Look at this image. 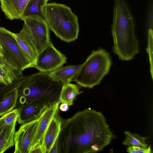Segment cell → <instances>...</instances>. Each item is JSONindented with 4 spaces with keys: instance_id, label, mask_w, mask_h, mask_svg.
Masks as SVG:
<instances>
[{
    "instance_id": "15",
    "label": "cell",
    "mask_w": 153,
    "mask_h": 153,
    "mask_svg": "<svg viewBox=\"0 0 153 153\" xmlns=\"http://www.w3.org/2000/svg\"><path fill=\"white\" fill-rule=\"evenodd\" d=\"M81 64L61 67L49 73L61 82L64 85L70 83L73 80Z\"/></svg>"
},
{
    "instance_id": "16",
    "label": "cell",
    "mask_w": 153,
    "mask_h": 153,
    "mask_svg": "<svg viewBox=\"0 0 153 153\" xmlns=\"http://www.w3.org/2000/svg\"><path fill=\"white\" fill-rule=\"evenodd\" d=\"M82 92L80 91L78 86L75 84L69 83L64 85L60 95V103L71 105L73 104L74 101L76 96Z\"/></svg>"
},
{
    "instance_id": "12",
    "label": "cell",
    "mask_w": 153,
    "mask_h": 153,
    "mask_svg": "<svg viewBox=\"0 0 153 153\" xmlns=\"http://www.w3.org/2000/svg\"><path fill=\"white\" fill-rule=\"evenodd\" d=\"M13 34L23 51L30 60L33 67L38 53L26 25L24 24L22 29L19 33H13Z\"/></svg>"
},
{
    "instance_id": "25",
    "label": "cell",
    "mask_w": 153,
    "mask_h": 153,
    "mask_svg": "<svg viewBox=\"0 0 153 153\" xmlns=\"http://www.w3.org/2000/svg\"><path fill=\"white\" fill-rule=\"evenodd\" d=\"M127 152L130 153H151L152 152L150 145L146 148L137 146H129L126 149Z\"/></svg>"
},
{
    "instance_id": "10",
    "label": "cell",
    "mask_w": 153,
    "mask_h": 153,
    "mask_svg": "<svg viewBox=\"0 0 153 153\" xmlns=\"http://www.w3.org/2000/svg\"><path fill=\"white\" fill-rule=\"evenodd\" d=\"M60 103L59 102L47 108L40 117L37 128L29 152L32 149L42 145L45 133L52 119L59 109Z\"/></svg>"
},
{
    "instance_id": "19",
    "label": "cell",
    "mask_w": 153,
    "mask_h": 153,
    "mask_svg": "<svg viewBox=\"0 0 153 153\" xmlns=\"http://www.w3.org/2000/svg\"><path fill=\"white\" fill-rule=\"evenodd\" d=\"M126 138L123 142V144L126 146H137L144 148H147L148 145L146 143V140L148 137L141 136L136 133H132L128 131L124 132Z\"/></svg>"
},
{
    "instance_id": "9",
    "label": "cell",
    "mask_w": 153,
    "mask_h": 153,
    "mask_svg": "<svg viewBox=\"0 0 153 153\" xmlns=\"http://www.w3.org/2000/svg\"><path fill=\"white\" fill-rule=\"evenodd\" d=\"M39 118L22 125L15 132L14 153H29Z\"/></svg>"
},
{
    "instance_id": "17",
    "label": "cell",
    "mask_w": 153,
    "mask_h": 153,
    "mask_svg": "<svg viewBox=\"0 0 153 153\" xmlns=\"http://www.w3.org/2000/svg\"><path fill=\"white\" fill-rule=\"evenodd\" d=\"M16 124L6 126L0 132V153H3L14 145Z\"/></svg>"
},
{
    "instance_id": "28",
    "label": "cell",
    "mask_w": 153,
    "mask_h": 153,
    "mask_svg": "<svg viewBox=\"0 0 153 153\" xmlns=\"http://www.w3.org/2000/svg\"><path fill=\"white\" fill-rule=\"evenodd\" d=\"M29 153H45V151L42 145L32 149Z\"/></svg>"
},
{
    "instance_id": "24",
    "label": "cell",
    "mask_w": 153,
    "mask_h": 153,
    "mask_svg": "<svg viewBox=\"0 0 153 153\" xmlns=\"http://www.w3.org/2000/svg\"><path fill=\"white\" fill-rule=\"evenodd\" d=\"M0 75L4 77L7 84H11L18 78L14 74L0 66Z\"/></svg>"
},
{
    "instance_id": "8",
    "label": "cell",
    "mask_w": 153,
    "mask_h": 153,
    "mask_svg": "<svg viewBox=\"0 0 153 153\" xmlns=\"http://www.w3.org/2000/svg\"><path fill=\"white\" fill-rule=\"evenodd\" d=\"M66 60V56L56 48L51 42L38 54L33 67L40 72L49 73L62 67Z\"/></svg>"
},
{
    "instance_id": "29",
    "label": "cell",
    "mask_w": 153,
    "mask_h": 153,
    "mask_svg": "<svg viewBox=\"0 0 153 153\" xmlns=\"http://www.w3.org/2000/svg\"><path fill=\"white\" fill-rule=\"evenodd\" d=\"M69 106V105L66 103H62L59 106V108L62 111H65L68 110Z\"/></svg>"
},
{
    "instance_id": "4",
    "label": "cell",
    "mask_w": 153,
    "mask_h": 153,
    "mask_svg": "<svg viewBox=\"0 0 153 153\" xmlns=\"http://www.w3.org/2000/svg\"><path fill=\"white\" fill-rule=\"evenodd\" d=\"M41 11L49 30L61 40L69 42L77 38L78 17L70 7L60 3H47L42 7Z\"/></svg>"
},
{
    "instance_id": "7",
    "label": "cell",
    "mask_w": 153,
    "mask_h": 153,
    "mask_svg": "<svg viewBox=\"0 0 153 153\" xmlns=\"http://www.w3.org/2000/svg\"><path fill=\"white\" fill-rule=\"evenodd\" d=\"M22 20L27 27L38 54L51 42L48 26L43 17L39 15L25 16Z\"/></svg>"
},
{
    "instance_id": "20",
    "label": "cell",
    "mask_w": 153,
    "mask_h": 153,
    "mask_svg": "<svg viewBox=\"0 0 153 153\" xmlns=\"http://www.w3.org/2000/svg\"><path fill=\"white\" fill-rule=\"evenodd\" d=\"M47 3L46 0H30L24 12L21 20L24 17L30 16L37 15L42 16L41 8Z\"/></svg>"
},
{
    "instance_id": "6",
    "label": "cell",
    "mask_w": 153,
    "mask_h": 153,
    "mask_svg": "<svg viewBox=\"0 0 153 153\" xmlns=\"http://www.w3.org/2000/svg\"><path fill=\"white\" fill-rule=\"evenodd\" d=\"M13 33L0 26V45L3 59L21 74L25 69L33 67L30 60L14 37Z\"/></svg>"
},
{
    "instance_id": "21",
    "label": "cell",
    "mask_w": 153,
    "mask_h": 153,
    "mask_svg": "<svg viewBox=\"0 0 153 153\" xmlns=\"http://www.w3.org/2000/svg\"><path fill=\"white\" fill-rule=\"evenodd\" d=\"M18 117V110L14 108L0 118V129L16 124Z\"/></svg>"
},
{
    "instance_id": "13",
    "label": "cell",
    "mask_w": 153,
    "mask_h": 153,
    "mask_svg": "<svg viewBox=\"0 0 153 153\" xmlns=\"http://www.w3.org/2000/svg\"><path fill=\"white\" fill-rule=\"evenodd\" d=\"M30 0H0L1 8L6 18L10 20L22 19Z\"/></svg>"
},
{
    "instance_id": "18",
    "label": "cell",
    "mask_w": 153,
    "mask_h": 153,
    "mask_svg": "<svg viewBox=\"0 0 153 153\" xmlns=\"http://www.w3.org/2000/svg\"><path fill=\"white\" fill-rule=\"evenodd\" d=\"M18 88L9 92L0 102V117L16 108L17 99Z\"/></svg>"
},
{
    "instance_id": "2",
    "label": "cell",
    "mask_w": 153,
    "mask_h": 153,
    "mask_svg": "<svg viewBox=\"0 0 153 153\" xmlns=\"http://www.w3.org/2000/svg\"><path fill=\"white\" fill-rule=\"evenodd\" d=\"M114 1L111 26L114 41L113 51L120 59L129 60L139 53L133 17L124 0Z\"/></svg>"
},
{
    "instance_id": "11",
    "label": "cell",
    "mask_w": 153,
    "mask_h": 153,
    "mask_svg": "<svg viewBox=\"0 0 153 153\" xmlns=\"http://www.w3.org/2000/svg\"><path fill=\"white\" fill-rule=\"evenodd\" d=\"M48 107L36 102H29L17 108L18 113V123L22 125L39 118Z\"/></svg>"
},
{
    "instance_id": "3",
    "label": "cell",
    "mask_w": 153,
    "mask_h": 153,
    "mask_svg": "<svg viewBox=\"0 0 153 153\" xmlns=\"http://www.w3.org/2000/svg\"><path fill=\"white\" fill-rule=\"evenodd\" d=\"M63 85L48 72L39 71L25 76L18 88L15 108L36 102L50 106L59 102Z\"/></svg>"
},
{
    "instance_id": "32",
    "label": "cell",
    "mask_w": 153,
    "mask_h": 153,
    "mask_svg": "<svg viewBox=\"0 0 153 153\" xmlns=\"http://www.w3.org/2000/svg\"><path fill=\"white\" fill-rule=\"evenodd\" d=\"M1 129H0V131H1Z\"/></svg>"
},
{
    "instance_id": "27",
    "label": "cell",
    "mask_w": 153,
    "mask_h": 153,
    "mask_svg": "<svg viewBox=\"0 0 153 153\" xmlns=\"http://www.w3.org/2000/svg\"><path fill=\"white\" fill-rule=\"evenodd\" d=\"M58 136L55 140L49 152V153H58Z\"/></svg>"
},
{
    "instance_id": "31",
    "label": "cell",
    "mask_w": 153,
    "mask_h": 153,
    "mask_svg": "<svg viewBox=\"0 0 153 153\" xmlns=\"http://www.w3.org/2000/svg\"><path fill=\"white\" fill-rule=\"evenodd\" d=\"M50 0H46V2H47Z\"/></svg>"
},
{
    "instance_id": "23",
    "label": "cell",
    "mask_w": 153,
    "mask_h": 153,
    "mask_svg": "<svg viewBox=\"0 0 153 153\" xmlns=\"http://www.w3.org/2000/svg\"><path fill=\"white\" fill-rule=\"evenodd\" d=\"M147 51L149 55L150 65V72L153 79V31L150 28L148 30V42Z\"/></svg>"
},
{
    "instance_id": "14",
    "label": "cell",
    "mask_w": 153,
    "mask_h": 153,
    "mask_svg": "<svg viewBox=\"0 0 153 153\" xmlns=\"http://www.w3.org/2000/svg\"><path fill=\"white\" fill-rule=\"evenodd\" d=\"M58 109L51 121L45 133L42 143L45 153H49L60 129L61 117Z\"/></svg>"
},
{
    "instance_id": "1",
    "label": "cell",
    "mask_w": 153,
    "mask_h": 153,
    "mask_svg": "<svg viewBox=\"0 0 153 153\" xmlns=\"http://www.w3.org/2000/svg\"><path fill=\"white\" fill-rule=\"evenodd\" d=\"M60 120L58 153L100 152L114 137L104 116L90 108L68 119L61 117Z\"/></svg>"
},
{
    "instance_id": "30",
    "label": "cell",
    "mask_w": 153,
    "mask_h": 153,
    "mask_svg": "<svg viewBox=\"0 0 153 153\" xmlns=\"http://www.w3.org/2000/svg\"><path fill=\"white\" fill-rule=\"evenodd\" d=\"M0 58L3 59V53L1 47L0 45Z\"/></svg>"
},
{
    "instance_id": "26",
    "label": "cell",
    "mask_w": 153,
    "mask_h": 153,
    "mask_svg": "<svg viewBox=\"0 0 153 153\" xmlns=\"http://www.w3.org/2000/svg\"><path fill=\"white\" fill-rule=\"evenodd\" d=\"M0 66L14 74L18 78L23 76L22 74L20 73L15 70L4 59L0 58Z\"/></svg>"
},
{
    "instance_id": "5",
    "label": "cell",
    "mask_w": 153,
    "mask_h": 153,
    "mask_svg": "<svg viewBox=\"0 0 153 153\" xmlns=\"http://www.w3.org/2000/svg\"><path fill=\"white\" fill-rule=\"evenodd\" d=\"M111 64L110 55L105 50L94 51L81 64L73 80L81 87L91 88L100 84L109 72Z\"/></svg>"
},
{
    "instance_id": "22",
    "label": "cell",
    "mask_w": 153,
    "mask_h": 153,
    "mask_svg": "<svg viewBox=\"0 0 153 153\" xmlns=\"http://www.w3.org/2000/svg\"><path fill=\"white\" fill-rule=\"evenodd\" d=\"M25 76L17 78L10 84L5 85L0 82V102L9 92L19 87Z\"/></svg>"
}]
</instances>
